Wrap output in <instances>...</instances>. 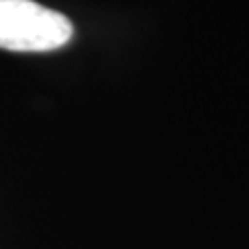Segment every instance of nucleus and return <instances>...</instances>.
Returning a JSON list of instances; mask_svg holds the SVG:
<instances>
[{
    "mask_svg": "<svg viewBox=\"0 0 249 249\" xmlns=\"http://www.w3.org/2000/svg\"><path fill=\"white\" fill-rule=\"evenodd\" d=\"M73 23L34 0H0V48L11 52H50L73 37Z\"/></svg>",
    "mask_w": 249,
    "mask_h": 249,
    "instance_id": "f257e3e1",
    "label": "nucleus"
}]
</instances>
